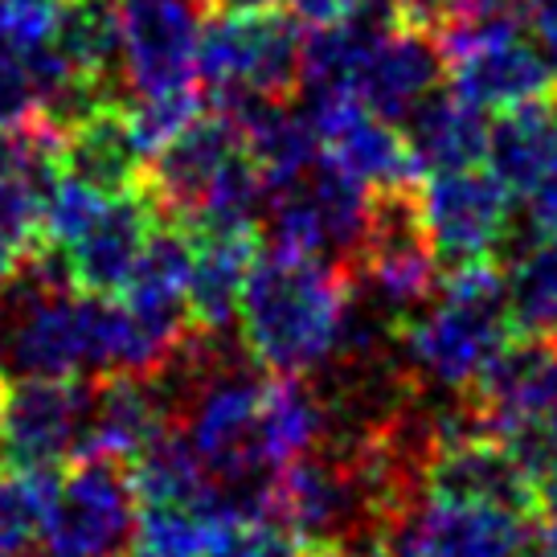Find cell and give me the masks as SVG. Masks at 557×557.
<instances>
[{"label":"cell","instance_id":"6da1fadb","mask_svg":"<svg viewBox=\"0 0 557 557\" xmlns=\"http://www.w3.org/2000/svg\"><path fill=\"white\" fill-rule=\"evenodd\" d=\"M348 296V267L262 243L246 283L238 332L267 373L312 377L336 352Z\"/></svg>","mask_w":557,"mask_h":557},{"label":"cell","instance_id":"7a4b0ae2","mask_svg":"<svg viewBox=\"0 0 557 557\" xmlns=\"http://www.w3.org/2000/svg\"><path fill=\"white\" fill-rule=\"evenodd\" d=\"M512 336L508 271L496 259H471L443 271L435 296L401 320L398 345L418 389L468 394Z\"/></svg>","mask_w":557,"mask_h":557},{"label":"cell","instance_id":"3957f363","mask_svg":"<svg viewBox=\"0 0 557 557\" xmlns=\"http://www.w3.org/2000/svg\"><path fill=\"white\" fill-rule=\"evenodd\" d=\"M468 398L475 401L487 435L521 455L541 484L557 435V336L517 332Z\"/></svg>","mask_w":557,"mask_h":557},{"label":"cell","instance_id":"277c9868","mask_svg":"<svg viewBox=\"0 0 557 557\" xmlns=\"http://www.w3.org/2000/svg\"><path fill=\"white\" fill-rule=\"evenodd\" d=\"M197 78L218 90H255L292 103L304 90V37L296 13L213 9L197 41Z\"/></svg>","mask_w":557,"mask_h":557},{"label":"cell","instance_id":"5b68a950","mask_svg":"<svg viewBox=\"0 0 557 557\" xmlns=\"http://www.w3.org/2000/svg\"><path fill=\"white\" fill-rule=\"evenodd\" d=\"M136 521L139 496L127 463L83 455L62 471L41 557H127Z\"/></svg>","mask_w":557,"mask_h":557},{"label":"cell","instance_id":"8992f818","mask_svg":"<svg viewBox=\"0 0 557 557\" xmlns=\"http://www.w3.org/2000/svg\"><path fill=\"white\" fill-rule=\"evenodd\" d=\"M529 533L533 517L517 508L426 492L385 529L377 557H524Z\"/></svg>","mask_w":557,"mask_h":557},{"label":"cell","instance_id":"52a82bcc","mask_svg":"<svg viewBox=\"0 0 557 557\" xmlns=\"http://www.w3.org/2000/svg\"><path fill=\"white\" fill-rule=\"evenodd\" d=\"M426 234L443 267L471 259H496L512 234V193L492 169H451L418 181Z\"/></svg>","mask_w":557,"mask_h":557},{"label":"cell","instance_id":"ba28073f","mask_svg":"<svg viewBox=\"0 0 557 557\" xmlns=\"http://www.w3.org/2000/svg\"><path fill=\"white\" fill-rule=\"evenodd\" d=\"M95 406V377H21L4 401V447L9 468H58L83 447Z\"/></svg>","mask_w":557,"mask_h":557},{"label":"cell","instance_id":"9c48e42d","mask_svg":"<svg viewBox=\"0 0 557 557\" xmlns=\"http://www.w3.org/2000/svg\"><path fill=\"white\" fill-rule=\"evenodd\" d=\"M209 0H120L127 99L189 87Z\"/></svg>","mask_w":557,"mask_h":557},{"label":"cell","instance_id":"30bf717a","mask_svg":"<svg viewBox=\"0 0 557 557\" xmlns=\"http://www.w3.org/2000/svg\"><path fill=\"white\" fill-rule=\"evenodd\" d=\"M304 115L312 123L320 148L352 176H361L369 189L422 181L410 144L398 123L382 120L352 87L304 90Z\"/></svg>","mask_w":557,"mask_h":557},{"label":"cell","instance_id":"8fae6325","mask_svg":"<svg viewBox=\"0 0 557 557\" xmlns=\"http://www.w3.org/2000/svg\"><path fill=\"white\" fill-rule=\"evenodd\" d=\"M447 83L480 111H508L557 95V62L541 50L537 37H529V25H517L455 53L447 62Z\"/></svg>","mask_w":557,"mask_h":557},{"label":"cell","instance_id":"7c38bea8","mask_svg":"<svg viewBox=\"0 0 557 557\" xmlns=\"http://www.w3.org/2000/svg\"><path fill=\"white\" fill-rule=\"evenodd\" d=\"M160 222H164V213H160L157 197L144 189V181H139L136 189L115 193L99 209V218L66 246L74 283L83 292L120 296L123 283L132 278L139 255H144V246L157 234Z\"/></svg>","mask_w":557,"mask_h":557},{"label":"cell","instance_id":"4fadbf2b","mask_svg":"<svg viewBox=\"0 0 557 557\" xmlns=\"http://www.w3.org/2000/svg\"><path fill=\"white\" fill-rule=\"evenodd\" d=\"M243 148L246 144L238 123L218 107H206L181 136L169 139L144 169V189L157 197L164 222L185 226L197 201L206 197L209 181L222 173V164L230 157H238Z\"/></svg>","mask_w":557,"mask_h":557},{"label":"cell","instance_id":"5bb4252c","mask_svg":"<svg viewBox=\"0 0 557 557\" xmlns=\"http://www.w3.org/2000/svg\"><path fill=\"white\" fill-rule=\"evenodd\" d=\"M426 492L451 496V500H475V505L517 508L524 517L541 512V484L524 468L521 455L492 435H471L459 443L438 447Z\"/></svg>","mask_w":557,"mask_h":557},{"label":"cell","instance_id":"9a60e30c","mask_svg":"<svg viewBox=\"0 0 557 557\" xmlns=\"http://www.w3.org/2000/svg\"><path fill=\"white\" fill-rule=\"evenodd\" d=\"M169 422H173V410H169V398L157 377H132V373L99 377L87 435H83V447L74 459L99 455V459L132 463Z\"/></svg>","mask_w":557,"mask_h":557},{"label":"cell","instance_id":"2e32d148","mask_svg":"<svg viewBox=\"0 0 557 557\" xmlns=\"http://www.w3.org/2000/svg\"><path fill=\"white\" fill-rule=\"evenodd\" d=\"M447 83V53L435 37L410 34V29H389L373 46L366 70L357 78V95L366 99L382 120L406 123L426 95H435Z\"/></svg>","mask_w":557,"mask_h":557},{"label":"cell","instance_id":"e0dca14e","mask_svg":"<svg viewBox=\"0 0 557 557\" xmlns=\"http://www.w3.org/2000/svg\"><path fill=\"white\" fill-rule=\"evenodd\" d=\"M410 157L418 173H451V169H471L487 157V120L475 103L463 95L438 87L406 115L401 123Z\"/></svg>","mask_w":557,"mask_h":557},{"label":"cell","instance_id":"ac0fdd59","mask_svg":"<svg viewBox=\"0 0 557 557\" xmlns=\"http://www.w3.org/2000/svg\"><path fill=\"white\" fill-rule=\"evenodd\" d=\"M487 169L512 197H529L557 164V95L496 111L487 123Z\"/></svg>","mask_w":557,"mask_h":557},{"label":"cell","instance_id":"d6986e66","mask_svg":"<svg viewBox=\"0 0 557 557\" xmlns=\"http://www.w3.org/2000/svg\"><path fill=\"white\" fill-rule=\"evenodd\" d=\"M62 169L107 197L136 189L148 157L132 132L127 107H99L78 127H70L62 139Z\"/></svg>","mask_w":557,"mask_h":557},{"label":"cell","instance_id":"ffe728a7","mask_svg":"<svg viewBox=\"0 0 557 557\" xmlns=\"http://www.w3.org/2000/svg\"><path fill=\"white\" fill-rule=\"evenodd\" d=\"M259 234H234V238H197L189 275V315L193 329L226 332L243 315V296L255 259H259Z\"/></svg>","mask_w":557,"mask_h":557},{"label":"cell","instance_id":"44dd1931","mask_svg":"<svg viewBox=\"0 0 557 557\" xmlns=\"http://www.w3.org/2000/svg\"><path fill=\"white\" fill-rule=\"evenodd\" d=\"M332 438V406L299 373H271L262 394V443L271 468H283L299 455H312Z\"/></svg>","mask_w":557,"mask_h":557},{"label":"cell","instance_id":"7402d4cb","mask_svg":"<svg viewBox=\"0 0 557 557\" xmlns=\"http://www.w3.org/2000/svg\"><path fill=\"white\" fill-rule=\"evenodd\" d=\"M53 46L127 107L120 4L115 0H62L58 21H53Z\"/></svg>","mask_w":557,"mask_h":557},{"label":"cell","instance_id":"603a6c76","mask_svg":"<svg viewBox=\"0 0 557 557\" xmlns=\"http://www.w3.org/2000/svg\"><path fill=\"white\" fill-rule=\"evenodd\" d=\"M132 484H136L139 505H181L206 508L218 496V484L209 480L201 455L193 451L189 435L169 422L144 451L127 463Z\"/></svg>","mask_w":557,"mask_h":557},{"label":"cell","instance_id":"cb8c5ba5","mask_svg":"<svg viewBox=\"0 0 557 557\" xmlns=\"http://www.w3.org/2000/svg\"><path fill=\"white\" fill-rule=\"evenodd\" d=\"M267 201H271L267 176H262V169L243 148L238 157H230L222 164V173L209 181L206 197L189 213L185 230H189L193 238L259 234L262 222H267Z\"/></svg>","mask_w":557,"mask_h":557},{"label":"cell","instance_id":"d4e9b609","mask_svg":"<svg viewBox=\"0 0 557 557\" xmlns=\"http://www.w3.org/2000/svg\"><path fill=\"white\" fill-rule=\"evenodd\" d=\"M62 471L58 468H9L0 475V549L29 554L41 549Z\"/></svg>","mask_w":557,"mask_h":557},{"label":"cell","instance_id":"484cf974","mask_svg":"<svg viewBox=\"0 0 557 557\" xmlns=\"http://www.w3.org/2000/svg\"><path fill=\"white\" fill-rule=\"evenodd\" d=\"M508 308L521 332L557 336V238H537L512 259Z\"/></svg>","mask_w":557,"mask_h":557},{"label":"cell","instance_id":"4316f807","mask_svg":"<svg viewBox=\"0 0 557 557\" xmlns=\"http://www.w3.org/2000/svg\"><path fill=\"white\" fill-rule=\"evenodd\" d=\"M206 107L209 99H201V90L193 87V83L189 87L157 90V95H136L127 103V120H132V132H136L144 157H157L160 148L181 136Z\"/></svg>","mask_w":557,"mask_h":557},{"label":"cell","instance_id":"83f0119b","mask_svg":"<svg viewBox=\"0 0 557 557\" xmlns=\"http://www.w3.org/2000/svg\"><path fill=\"white\" fill-rule=\"evenodd\" d=\"M111 197L99 189H90L87 181L70 176L66 169L58 173V181L50 185L46 201H41V222H37V243H50L66 250L83 230L99 218V209L107 206Z\"/></svg>","mask_w":557,"mask_h":557},{"label":"cell","instance_id":"f1b7e54d","mask_svg":"<svg viewBox=\"0 0 557 557\" xmlns=\"http://www.w3.org/2000/svg\"><path fill=\"white\" fill-rule=\"evenodd\" d=\"M37 123V90L25 50L0 37V127L25 132Z\"/></svg>","mask_w":557,"mask_h":557},{"label":"cell","instance_id":"f546056e","mask_svg":"<svg viewBox=\"0 0 557 557\" xmlns=\"http://www.w3.org/2000/svg\"><path fill=\"white\" fill-rule=\"evenodd\" d=\"M299 549H304V541L292 537L283 524L250 521L243 533L234 537L226 557H299Z\"/></svg>","mask_w":557,"mask_h":557},{"label":"cell","instance_id":"4dcf8cb0","mask_svg":"<svg viewBox=\"0 0 557 557\" xmlns=\"http://www.w3.org/2000/svg\"><path fill=\"white\" fill-rule=\"evenodd\" d=\"M529 201V230L537 238H557V164L537 181V189L524 197Z\"/></svg>","mask_w":557,"mask_h":557},{"label":"cell","instance_id":"1f68e13d","mask_svg":"<svg viewBox=\"0 0 557 557\" xmlns=\"http://www.w3.org/2000/svg\"><path fill=\"white\" fill-rule=\"evenodd\" d=\"M529 34L541 41V50L557 62V0H521Z\"/></svg>","mask_w":557,"mask_h":557},{"label":"cell","instance_id":"d6a6232c","mask_svg":"<svg viewBox=\"0 0 557 557\" xmlns=\"http://www.w3.org/2000/svg\"><path fill=\"white\" fill-rule=\"evenodd\" d=\"M292 4V13H296L304 25H332V21H345L352 17L366 0H287Z\"/></svg>","mask_w":557,"mask_h":557},{"label":"cell","instance_id":"836d02e7","mask_svg":"<svg viewBox=\"0 0 557 557\" xmlns=\"http://www.w3.org/2000/svg\"><path fill=\"white\" fill-rule=\"evenodd\" d=\"M524 557H557V500L541 505V512L533 517V533H529Z\"/></svg>","mask_w":557,"mask_h":557},{"label":"cell","instance_id":"e575fe53","mask_svg":"<svg viewBox=\"0 0 557 557\" xmlns=\"http://www.w3.org/2000/svg\"><path fill=\"white\" fill-rule=\"evenodd\" d=\"M21 255H25V246H17L13 238L0 234V292L9 287V278H13V271H17Z\"/></svg>","mask_w":557,"mask_h":557},{"label":"cell","instance_id":"d590c367","mask_svg":"<svg viewBox=\"0 0 557 557\" xmlns=\"http://www.w3.org/2000/svg\"><path fill=\"white\" fill-rule=\"evenodd\" d=\"M557 500V435L554 447H549V459H545V471H541V505H554Z\"/></svg>","mask_w":557,"mask_h":557},{"label":"cell","instance_id":"8d00e7d4","mask_svg":"<svg viewBox=\"0 0 557 557\" xmlns=\"http://www.w3.org/2000/svg\"><path fill=\"white\" fill-rule=\"evenodd\" d=\"M278 0H209V9H234V13H246V9H271Z\"/></svg>","mask_w":557,"mask_h":557},{"label":"cell","instance_id":"74e56055","mask_svg":"<svg viewBox=\"0 0 557 557\" xmlns=\"http://www.w3.org/2000/svg\"><path fill=\"white\" fill-rule=\"evenodd\" d=\"M299 557H357V554H348L341 545H308V554H299Z\"/></svg>","mask_w":557,"mask_h":557},{"label":"cell","instance_id":"f35d334b","mask_svg":"<svg viewBox=\"0 0 557 557\" xmlns=\"http://www.w3.org/2000/svg\"><path fill=\"white\" fill-rule=\"evenodd\" d=\"M459 13H471V9H496V4H517V0H455Z\"/></svg>","mask_w":557,"mask_h":557},{"label":"cell","instance_id":"ab89813d","mask_svg":"<svg viewBox=\"0 0 557 557\" xmlns=\"http://www.w3.org/2000/svg\"><path fill=\"white\" fill-rule=\"evenodd\" d=\"M4 401H9V377L0 373V447H4Z\"/></svg>","mask_w":557,"mask_h":557},{"label":"cell","instance_id":"60d3db41","mask_svg":"<svg viewBox=\"0 0 557 557\" xmlns=\"http://www.w3.org/2000/svg\"><path fill=\"white\" fill-rule=\"evenodd\" d=\"M25 4H62V0H25Z\"/></svg>","mask_w":557,"mask_h":557},{"label":"cell","instance_id":"b9f144b4","mask_svg":"<svg viewBox=\"0 0 557 557\" xmlns=\"http://www.w3.org/2000/svg\"><path fill=\"white\" fill-rule=\"evenodd\" d=\"M0 557H21V554H4V549H0Z\"/></svg>","mask_w":557,"mask_h":557},{"label":"cell","instance_id":"7bdbcfd3","mask_svg":"<svg viewBox=\"0 0 557 557\" xmlns=\"http://www.w3.org/2000/svg\"><path fill=\"white\" fill-rule=\"evenodd\" d=\"M127 557H136V554H127Z\"/></svg>","mask_w":557,"mask_h":557}]
</instances>
